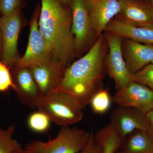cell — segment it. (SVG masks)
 Here are the masks:
<instances>
[{
	"label": "cell",
	"mask_w": 153,
	"mask_h": 153,
	"mask_svg": "<svg viewBox=\"0 0 153 153\" xmlns=\"http://www.w3.org/2000/svg\"><path fill=\"white\" fill-rule=\"evenodd\" d=\"M101 35L87 54L66 68L55 91L73 96L85 108L97 91L103 76L105 41ZM55 92V91H54Z\"/></svg>",
	"instance_id": "1"
},
{
	"label": "cell",
	"mask_w": 153,
	"mask_h": 153,
	"mask_svg": "<svg viewBox=\"0 0 153 153\" xmlns=\"http://www.w3.org/2000/svg\"><path fill=\"white\" fill-rule=\"evenodd\" d=\"M71 7L57 0H41L39 30L52 54V60L66 68L75 51L71 34Z\"/></svg>",
	"instance_id": "2"
},
{
	"label": "cell",
	"mask_w": 153,
	"mask_h": 153,
	"mask_svg": "<svg viewBox=\"0 0 153 153\" xmlns=\"http://www.w3.org/2000/svg\"><path fill=\"white\" fill-rule=\"evenodd\" d=\"M36 108L46 115L51 122L60 126L78 123L84 116V108L80 102L73 96L60 91L41 96Z\"/></svg>",
	"instance_id": "3"
},
{
	"label": "cell",
	"mask_w": 153,
	"mask_h": 153,
	"mask_svg": "<svg viewBox=\"0 0 153 153\" xmlns=\"http://www.w3.org/2000/svg\"><path fill=\"white\" fill-rule=\"evenodd\" d=\"M91 135V132L76 127L63 126L54 139L33 140L25 149L31 153H78L87 144Z\"/></svg>",
	"instance_id": "4"
},
{
	"label": "cell",
	"mask_w": 153,
	"mask_h": 153,
	"mask_svg": "<svg viewBox=\"0 0 153 153\" xmlns=\"http://www.w3.org/2000/svg\"><path fill=\"white\" fill-rule=\"evenodd\" d=\"M41 6L38 5L31 19L30 34L25 55L15 65L16 68H30L52 61L51 49L39 30L38 19Z\"/></svg>",
	"instance_id": "5"
},
{
	"label": "cell",
	"mask_w": 153,
	"mask_h": 153,
	"mask_svg": "<svg viewBox=\"0 0 153 153\" xmlns=\"http://www.w3.org/2000/svg\"><path fill=\"white\" fill-rule=\"evenodd\" d=\"M105 38L109 47L106 61L107 71L114 80L117 91H120L133 82V74L129 71L122 51L123 38L113 33H105Z\"/></svg>",
	"instance_id": "6"
},
{
	"label": "cell",
	"mask_w": 153,
	"mask_h": 153,
	"mask_svg": "<svg viewBox=\"0 0 153 153\" xmlns=\"http://www.w3.org/2000/svg\"><path fill=\"white\" fill-rule=\"evenodd\" d=\"M20 9L8 16L1 18L2 51L1 60L9 68L15 66L20 58L18 55V41L22 27Z\"/></svg>",
	"instance_id": "7"
},
{
	"label": "cell",
	"mask_w": 153,
	"mask_h": 153,
	"mask_svg": "<svg viewBox=\"0 0 153 153\" xmlns=\"http://www.w3.org/2000/svg\"><path fill=\"white\" fill-rule=\"evenodd\" d=\"M111 101L118 106L135 108L147 114L153 110V91L146 85L133 81L117 91Z\"/></svg>",
	"instance_id": "8"
},
{
	"label": "cell",
	"mask_w": 153,
	"mask_h": 153,
	"mask_svg": "<svg viewBox=\"0 0 153 153\" xmlns=\"http://www.w3.org/2000/svg\"><path fill=\"white\" fill-rule=\"evenodd\" d=\"M110 123L123 140L134 131L149 130L146 114L133 107L118 106L111 114Z\"/></svg>",
	"instance_id": "9"
},
{
	"label": "cell",
	"mask_w": 153,
	"mask_h": 153,
	"mask_svg": "<svg viewBox=\"0 0 153 153\" xmlns=\"http://www.w3.org/2000/svg\"><path fill=\"white\" fill-rule=\"evenodd\" d=\"M71 34L74 36V48L76 52L85 46L93 31L88 13V0H73Z\"/></svg>",
	"instance_id": "10"
},
{
	"label": "cell",
	"mask_w": 153,
	"mask_h": 153,
	"mask_svg": "<svg viewBox=\"0 0 153 153\" xmlns=\"http://www.w3.org/2000/svg\"><path fill=\"white\" fill-rule=\"evenodd\" d=\"M29 68L41 96L57 90L62 82L66 69L53 61Z\"/></svg>",
	"instance_id": "11"
},
{
	"label": "cell",
	"mask_w": 153,
	"mask_h": 153,
	"mask_svg": "<svg viewBox=\"0 0 153 153\" xmlns=\"http://www.w3.org/2000/svg\"><path fill=\"white\" fill-rule=\"evenodd\" d=\"M88 7L92 29L98 37L121 9L120 0H88Z\"/></svg>",
	"instance_id": "12"
},
{
	"label": "cell",
	"mask_w": 153,
	"mask_h": 153,
	"mask_svg": "<svg viewBox=\"0 0 153 153\" xmlns=\"http://www.w3.org/2000/svg\"><path fill=\"white\" fill-rule=\"evenodd\" d=\"M15 92L20 101L30 108H36L41 97L39 89L29 68H16L13 71Z\"/></svg>",
	"instance_id": "13"
},
{
	"label": "cell",
	"mask_w": 153,
	"mask_h": 153,
	"mask_svg": "<svg viewBox=\"0 0 153 153\" xmlns=\"http://www.w3.org/2000/svg\"><path fill=\"white\" fill-rule=\"evenodd\" d=\"M123 54L128 69L132 74L139 71L153 61V46L142 44L126 38Z\"/></svg>",
	"instance_id": "14"
},
{
	"label": "cell",
	"mask_w": 153,
	"mask_h": 153,
	"mask_svg": "<svg viewBox=\"0 0 153 153\" xmlns=\"http://www.w3.org/2000/svg\"><path fill=\"white\" fill-rule=\"evenodd\" d=\"M104 31L138 43L153 44V26L134 25L116 16L108 23Z\"/></svg>",
	"instance_id": "15"
},
{
	"label": "cell",
	"mask_w": 153,
	"mask_h": 153,
	"mask_svg": "<svg viewBox=\"0 0 153 153\" xmlns=\"http://www.w3.org/2000/svg\"><path fill=\"white\" fill-rule=\"evenodd\" d=\"M120 13L117 16L138 26H153V6L141 0H120Z\"/></svg>",
	"instance_id": "16"
},
{
	"label": "cell",
	"mask_w": 153,
	"mask_h": 153,
	"mask_svg": "<svg viewBox=\"0 0 153 153\" xmlns=\"http://www.w3.org/2000/svg\"><path fill=\"white\" fill-rule=\"evenodd\" d=\"M120 150L124 153H153V137L147 131H134L124 139Z\"/></svg>",
	"instance_id": "17"
},
{
	"label": "cell",
	"mask_w": 153,
	"mask_h": 153,
	"mask_svg": "<svg viewBox=\"0 0 153 153\" xmlns=\"http://www.w3.org/2000/svg\"><path fill=\"white\" fill-rule=\"evenodd\" d=\"M94 142L103 153H115L120 149L123 140L110 123L94 134Z\"/></svg>",
	"instance_id": "18"
},
{
	"label": "cell",
	"mask_w": 153,
	"mask_h": 153,
	"mask_svg": "<svg viewBox=\"0 0 153 153\" xmlns=\"http://www.w3.org/2000/svg\"><path fill=\"white\" fill-rule=\"evenodd\" d=\"M15 131V126L13 125L6 129L0 126V153H12L22 149L21 144L13 137Z\"/></svg>",
	"instance_id": "19"
},
{
	"label": "cell",
	"mask_w": 153,
	"mask_h": 153,
	"mask_svg": "<svg viewBox=\"0 0 153 153\" xmlns=\"http://www.w3.org/2000/svg\"><path fill=\"white\" fill-rule=\"evenodd\" d=\"M111 102L108 90L100 88L94 94L89 104L94 113L102 115L108 110Z\"/></svg>",
	"instance_id": "20"
},
{
	"label": "cell",
	"mask_w": 153,
	"mask_h": 153,
	"mask_svg": "<svg viewBox=\"0 0 153 153\" xmlns=\"http://www.w3.org/2000/svg\"><path fill=\"white\" fill-rule=\"evenodd\" d=\"M51 121L44 114L36 111L29 116L27 123L29 128L36 133H44L49 129Z\"/></svg>",
	"instance_id": "21"
},
{
	"label": "cell",
	"mask_w": 153,
	"mask_h": 153,
	"mask_svg": "<svg viewBox=\"0 0 153 153\" xmlns=\"http://www.w3.org/2000/svg\"><path fill=\"white\" fill-rule=\"evenodd\" d=\"M133 81L146 85L153 91V64H148L133 74Z\"/></svg>",
	"instance_id": "22"
},
{
	"label": "cell",
	"mask_w": 153,
	"mask_h": 153,
	"mask_svg": "<svg viewBox=\"0 0 153 153\" xmlns=\"http://www.w3.org/2000/svg\"><path fill=\"white\" fill-rule=\"evenodd\" d=\"M9 69L6 64L0 61V92H5L10 88L16 90V85Z\"/></svg>",
	"instance_id": "23"
},
{
	"label": "cell",
	"mask_w": 153,
	"mask_h": 153,
	"mask_svg": "<svg viewBox=\"0 0 153 153\" xmlns=\"http://www.w3.org/2000/svg\"><path fill=\"white\" fill-rule=\"evenodd\" d=\"M21 0H0V12L3 16H8L19 9Z\"/></svg>",
	"instance_id": "24"
},
{
	"label": "cell",
	"mask_w": 153,
	"mask_h": 153,
	"mask_svg": "<svg viewBox=\"0 0 153 153\" xmlns=\"http://www.w3.org/2000/svg\"><path fill=\"white\" fill-rule=\"evenodd\" d=\"M93 131L91 132L90 139L83 149L78 153H103L101 149L94 142Z\"/></svg>",
	"instance_id": "25"
},
{
	"label": "cell",
	"mask_w": 153,
	"mask_h": 153,
	"mask_svg": "<svg viewBox=\"0 0 153 153\" xmlns=\"http://www.w3.org/2000/svg\"><path fill=\"white\" fill-rule=\"evenodd\" d=\"M146 116L149 125L148 132L153 137V110L147 114Z\"/></svg>",
	"instance_id": "26"
},
{
	"label": "cell",
	"mask_w": 153,
	"mask_h": 153,
	"mask_svg": "<svg viewBox=\"0 0 153 153\" xmlns=\"http://www.w3.org/2000/svg\"><path fill=\"white\" fill-rule=\"evenodd\" d=\"M62 4L67 6V7H71L73 0H57Z\"/></svg>",
	"instance_id": "27"
},
{
	"label": "cell",
	"mask_w": 153,
	"mask_h": 153,
	"mask_svg": "<svg viewBox=\"0 0 153 153\" xmlns=\"http://www.w3.org/2000/svg\"><path fill=\"white\" fill-rule=\"evenodd\" d=\"M1 12H0V15H1ZM1 18L0 16V57L1 56L2 51V41L1 36Z\"/></svg>",
	"instance_id": "28"
},
{
	"label": "cell",
	"mask_w": 153,
	"mask_h": 153,
	"mask_svg": "<svg viewBox=\"0 0 153 153\" xmlns=\"http://www.w3.org/2000/svg\"><path fill=\"white\" fill-rule=\"evenodd\" d=\"M12 153H31L30 152H28V151L26 150L25 149H22L16 151V152H13Z\"/></svg>",
	"instance_id": "29"
},
{
	"label": "cell",
	"mask_w": 153,
	"mask_h": 153,
	"mask_svg": "<svg viewBox=\"0 0 153 153\" xmlns=\"http://www.w3.org/2000/svg\"><path fill=\"white\" fill-rule=\"evenodd\" d=\"M115 153H124L123 152H122L121 150H119L117 151V152H116Z\"/></svg>",
	"instance_id": "30"
},
{
	"label": "cell",
	"mask_w": 153,
	"mask_h": 153,
	"mask_svg": "<svg viewBox=\"0 0 153 153\" xmlns=\"http://www.w3.org/2000/svg\"><path fill=\"white\" fill-rule=\"evenodd\" d=\"M141 1H144L147 2L151 3V0H141Z\"/></svg>",
	"instance_id": "31"
},
{
	"label": "cell",
	"mask_w": 153,
	"mask_h": 153,
	"mask_svg": "<svg viewBox=\"0 0 153 153\" xmlns=\"http://www.w3.org/2000/svg\"><path fill=\"white\" fill-rule=\"evenodd\" d=\"M151 3H152V5L153 6V0H151Z\"/></svg>",
	"instance_id": "32"
},
{
	"label": "cell",
	"mask_w": 153,
	"mask_h": 153,
	"mask_svg": "<svg viewBox=\"0 0 153 153\" xmlns=\"http://www.w3.org/2000/svg\"><path fill=\"white\" fill-rule=\"evenodd\" d=\"M152 64H153V61H152Z\"/></svg>",
	"instance_id": "33"
}]
</instances>
